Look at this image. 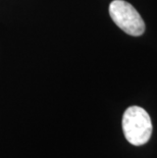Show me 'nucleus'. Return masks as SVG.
<instances>
[{
	"instance_id": "f257e3e1",
	"label": "nucleus",
	"mask_w": 157,
	"mask_h": 158,
	"mask_svg": "<svg viewBox=\"0 0 157 158\" xmlns=\"http://www.w3.org/2000/svg\"><path fill=\"white\" fill-rule=\"evenodd\" d=\"M122 130L129 143L134 146L144 145L152 134L151 118L142 107L131 106L123 113Z\"/></svg>"
},
{
	"instance_id": "f03ea898",
	"label": "nucleus",
	"mask_w": 157,
	"mask_h": 158,
	"mask_svg": "<svg viewBox=\"0 0 157 158\" xmlns=\"http://www.w3.org/2000/svg\"><path fill=\"white\" fill-rule=\"evenodd\" d=\"M109 15L115 25L131 36H141L145 31V23L140 13L129 2L114 0L109 5Z\"/></svg>"
}]
</instances>
